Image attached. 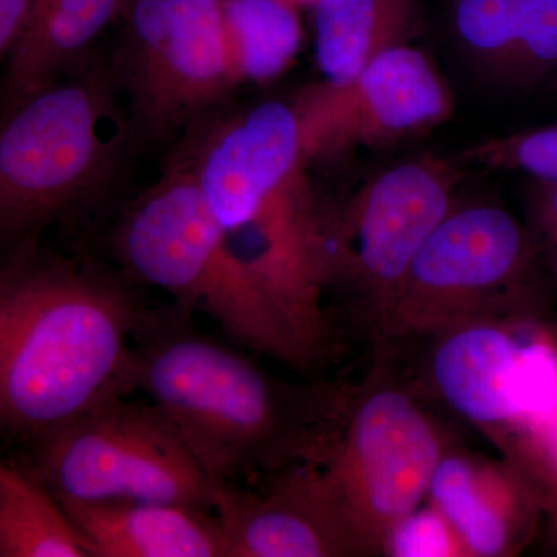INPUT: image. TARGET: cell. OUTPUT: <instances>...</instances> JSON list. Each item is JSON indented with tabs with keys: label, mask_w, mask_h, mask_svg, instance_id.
I'll list each match as a JSON object with an SVG mask.
<instances>
[{
	"label": "cell",
	"mask_w": 557,
	"mask_h": 557,
	"mask_svg": "<svg viewBox=\"0 0 557 557\" xmlns=\"http://www.w3.org/2000/svg\"><path fill=\"white\" fill-rule=\"evenodd\" d=\"M189 314L177 304L166 313H146L124 368V397L143 392L218 486L249 485L313 463L341 391L276 379L190 329Z\"/></svg>",
	"instance_id": "cell-1"
},
{
	"label": "cell",
	"mask_w": 557,
	"mask_h": 557,
	"mask_svg": "<svg viewBox=\"0 0 557 557\" xmlns=\"http://www.w3.org/2000/svg\"><path fill=\"white\" fill-rule=\"evenodd\" d=\"M148 310L119 278L40 251L9 249L0 273V421L36 443L104 399Z\"/></svg>",
	"instance_id": "cell-2"
},
{
	"label": "cell",
	"mask_w": 557,
	"mask_h": 557,
	"mask_svg": "<svg viewBox=\"0 0 557 557\" xmlns=\"http://www.w3.org/2000/svg\"><path fill=\"white\" fill-rule=\"evenodd\" d=\"M183 157L230 249L300 343L327 330L295 106L265 101L212 121Z\"/></svg>",
	"instance_id": "cell-3"
},
{
	"label": "cell",
	"mask_w": 557,
	"mask_h": 557,
	"mask_svg": "<svg viewBox=\"0 0 557 557\" xmlns=\"http://www.w3.org/2000/svg\"><path fill=\"white\" fill-rule=\"evenodd\" d=\"M134 129L110 65L90 60L3 112L0 237L13 249L97 199Z\"/></svg>",
	"instance_id": "cell-4"
},
{
	"label": "cell",
	"mask_w": 557,
	"mask_h": 557,
	"mask_svg": "<svg viewBox=\"0 0 557 557\" xmlns=\"http://www.w3.org/2000/svg\"><path fill=\"white\" fill-rule=\"evenodd\" d=\"M112 248L127 276L207 314L228 338L293 364L307 362L274 304L231 251L182 153L124 209Z\"/></svg>",
	"instance_id": "cell-5"
},
{
	"label": "cell",
	"mask_w": 557,
	"mask_h": 557,
	"mask_svg": "<svg viewBox=\"0 0 557 557\" xmlns=\"http://www.w3.org/2000/svg\"><path fill=\"white\" fill-rule=\"evenodd\" d=\"M33 445L32 471L62 504L157 502L214 511L219 486L150 401L104 399Z\"/></svg>",
	"instance_id": "cell-6"
},
{
	"label": "cell",
	"mask_w": 557,
	"mask_h": 557,
	"mask_svg": "<svg viewBox=\"0 0 557 557\" xmlns=\"http://www.w3.org/2000/svg\"><path fill=\"white\" fill-rule=\"evenodd\" d=\"M443 454L437 429L416 399L376 376L355 394H341L311 465L370 555L384 552L392 528L429 494Z\"/></svg>",
	"instance_id": "cell-7"
},
{
	"label": "cell",
	"mask_w": 557,
	"mask_h": 557,
	"mask_svg": "<svg viewBox=\"0 0 557 557\" xmlns=\"http://www.w3.org/2000/svg\"><path fill=\"white\" fill-rule=\"evenodd\" d=\"M113 78L135 137L190 132L236 89L226 60L222 0H127Z\"/></svg>",
	"instance_id": "cell-8"
},
{
	"label": "cell",
	"mask_w": 557,
	"mask_h": 557,
	"mask_svg": "<svg viewBox=\"0 0 557 557\" xmlns=\"http://www.w3.org/2000/svg\"><path fill=\"white\" fill-rule=\"evenodd\" d=\"M537 244L494 205L453 209L428 237L388 306V335L440 330L530 298Z\"/></svg>",
	"instance_id": "cell-9"
},
{
	"label": "cell",
	"mask_w": 557,
	"mask_h": 557,
	"mask_svg": "<svg viewBox=\"0 0 557 557\" xmlns=\"http://www.w3.org/2000/svg\"><path fill=\"white\" fill-rule=\"evenodd\" d=\"M457 174L434 157L391 168L369 182L343 212L318 218L322 285H348L380 314L428 237L453 211Z\"/></svg>",
	"instance_id": "cell-10"
},
{
	"label": "cell",
	"mask_w": 557,
	"mask_h": 557,
	"mask_svg": "<svg viewBox=\"0 0 557 557\" xmlns=\"http://www.w3.org/2000/svg\"><path fill=\"white\" fill-rule=\"evenodd\" d=\"M450 104L437 70L408 44L384 51L354 79L318 83L293 102L307 160L428 129Z\"/></svg>",
	"instance_id": "cell-11"
},
{
	"label": "cell",
	"mask_w": 557,
	"mask_h": 557,
	"mask_svg": "<svg viewBox=\"0 0 557 557\" xmlns=\"http://www.w3.org/2000/svg\"><path fill=\"white\" fill-rule=\"evenodd\" d=\"M431 375L440 397L482 428H531L557 416V350L520 344L485 318L440 330Z\"/></svg>",
	"instance_id": "cell-12"
},
{
	"label": "cell",
	"mask_w": 557,
	"mask_h": 557,
	"mask_svg": "<svg viewBox=\"0 0 557 557\" xmlns=\"http://www.w3.org/2000/svg\"><path fill=\"white\" fill-rule=\"evenodd\" d=\"M214 515L228 557L364 555L311 463L271 472L249 485L219 486Z\"/></svg>",
	"instance_id": "cell-13"
},
{
	"label": "cell",
	"mask_w": 557,
	"mask_h": 557,
	"mask_svg": "<svg viewBox=\"0 0 557 557\" xmlns=\"http://www.w3.org/2000/svg\"><path fill=\"white\" fill-rule=\"evenodd\" d=\"M454 32L469 61L508 86L557 75V0H457Z\"/></svg>",
	"instance_id": "cell-14"
},
{
	"label": "cell",
	"mask_w": 557,
	"mask_h": 557,
	"mask_svg": "<svg viewBox=\"0 0 557 557\" xmlns=\"http://www.w3.org/2000/svg\"><path fill=\"white\" fill-rule=\"evenodd\" d=\"M504 490V475L467 456L445 453L432 475L429 496L467 555L496 557L523 544L542 511L525 479Z\"/></svg>",
	"instance_id": "cell-15"
},
{
	"label": "cell",
	"mask_w": 557,
	"mask_h": 557,
	"mask_svg": "<svg viewBox=\"0 0 557 557\" xmlns=\"http://www.w3.org/2000/svg\"><path fill=\"white\" fill-rule=\"evenodd\" d=\"M62 505L91 557H228L214 511L157 502Z\"/></svg>",
	"instance_id": "cell-16"
},
{
	"label": "cell",
	"mask_w": 557,
	"mask_h": 557,
	"mask_svg": "<svg viewBox=\"0 0 557 557\" xmlns=\"http://www.w3.org/2000/svg\"><path fill=\"white\" fill-rule=\"evenodd\" d=\"M126 3L32 0L20 36L5 54V109L84 67L91 60L95 42L119 20Z\"/></svg>",
	"instance_id": "cell-17"
},
{
	"label": "cell",
	"mask_w": 557,
	"mask_h": 557,
	"mask_svg": "<svg viewBox=\"0 0 557 557\" xmlns=\"http://www.w3.org/2000/svg\"><path fill=\"white\" fill-rule=\"evenodd\" d=\"M417 0H318L314 58L322 83L344 84L416 32Z\"/></svg>",
	"instance_id": "cell-18"
},
{
	"label": "cell",
	"mask_w": 557,
	"mask_h": 557,
	"mask_svg": "<svg viewBox=\"0 0 557 557\" xmlns=\"http://www.w3.org/2000/svg\"><path fill=\"white\" fill-rule=\"evenodd\" d=\"M0 557H91L64 505L32 468L0 467Z\"/></svg>",
	"instance_id": "cell-19"
},
{
	"label": "cell",
	"mask_w": 557,
	"mask_h": 557,
	"mask_svg": "<svg viewBox=\"0 0 557 557\" xmlns=\"http://www.w3.org/2000/svg\"><path fill=\"white\" fill-rule=\"evenodd\" d=\"M222 30L236 87L276 79L302 44L292 0H222Z\"/></svg>",
	"instance_id": "cell-20"
},
{
	"label": "cell",
	"mask_w": 557,
	"mask_h": 557,
	"mask_svg": "<svg viewBox=\"0 0 557 557\" xmlns=\"http://www.w3.org/2000/svg\"><path fill=\"white\" fill-rule=\"evenodd\" d=\"M465 156L490 168L522 171L539 182L557 183V126L490 139Z\"/></svg>",
	"instance_id": "cell-21"
},
{
	"label": "cell",
	"mask_w": 557,
	"mask_h": 557,
	"mask_svg": "<svg viewBox=\"0 0 557 557\" xmlns=\"http://www.w3.org/2000/svg\"><path fill=\"white\" fill-rule=\"evenodd\" d=\"M384 552L395 557L465 556L456 531L438 509H413L392 528L384 544Z\"/></svg>",
	"instance_id": "cell-22"
},
{
	"label": "cell",
	"mask_w": 557,
	"mask_h": 557,
	"mask_svg": "<svg viewBox=\"0 0 557 557\" xmlns=\"http://www.w3.org/2000/svg\"><path fill=\"white\" fill-rule=\"evenodd\" d=\"M520 445V474L547 512L557 542V416L547 423L525 429Z\"/></svg>",
	"instance_id": "cell-23"
},
{
	"label": "cell",
	"mask_w": 557,
	"mask_h": 557,
	"mask_svg": "<svg viewBox=\"0 0 557 557\" xmlns=\"http://www.w3.org/2000/svg\"><path fill=\"white\" fill-rule=\"evenodd\" d=\"M536 244L547 259L557 284V183L539 182L531 194Z\"/></svg>",
	"instance_id": "cell-24"
},
{
	"label": "cell",
	"mask_w": 557,
	"mask_h": 557,
	"mask_svg": "<svg viewBox=\"0 0 557 557\" xmlns=\"http://www.w3.org/2000/svg\"><path fill=\"white\" fill-rule=\"evenodd\" d=\"M32 0H0V53H9L20 36Z\"/></svg>",
	"instance_id": "cell-25"
},
{
	"label": "cell",
	"mask_w": 557,
	"mask_h": 557,
	"mask_svg": "<svg viewBox=\"0 0 557 557\" xmlns=\"http://www.w3.org/2000/svg\"><path fill=\"white\" fill-rule=\"evenodd\" d=\"M293 3L296 2H302V3H314L318 2V0H292Z\"/></svg>",
	"instance_id": "cell-26"
}]
</instances>
